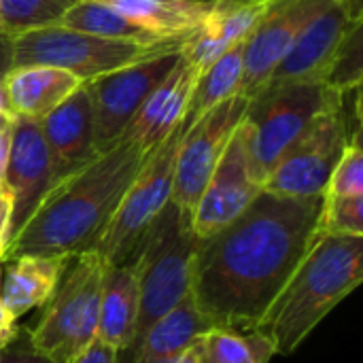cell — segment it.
<instances>
[{
  "label": "cell",
  "mask_w": 363,
  "mask_h": 363,
  "mask_svg": "<svg viewBox=\"0 0 363 363\" xmlns=\"http://www.w3.org/2000/svg\"><path fill=\"white\" fill-rule=\"evenodd\" d=\"M206 330L208 328L189 294L177 308L147 330L128 363H177L191 342Z\"/></svg>",
  "instance_id": "22"
},
{
  "label": "cell",
  "mask_w": 363,
  "mask_h": 363,
  "mask_svg": "<svg viewBox=\"0 0 363 363\" xmlns=\"http://www.w3.org/2000/svg\"><path fill=\"white\" fill-rule=\"evenodd\" d=\"M2 111H9V108H6V104H4V96H2V89H0V113H2Z\"/></svg>",
  "instance_id": "37"
},
{
  "label": "cell",
  "mask_w": 363,
  "mask_h": 363,
  "mask_svg": "<svg viewBox=\"0 0 363 363\" xmlns=\"http://www.w3.org/2000/svg\"><path fill=\"white\" fill-rule=\"evenodd\" d=\"M104 268L106 262L96 251L68 259L53 296L28 334L36 353L53 363H72L96 340Z\"/></svg>",
  "instance_id": "5"
},
{
  "label": "cell",
  "mask_w": 363,
  "mask_h": 363,
  "mask_svg": "<svg viewBox=\"0 0 363 363\" xmlns=\"http://www.w3.org/2000/svg\"><path fill=\"white\" fill-rule=\"evenodd\" d=\"M53 185V166L38 121L15 117L2 174V187L11 202V240L30 221Z\"/></svg>",
  "instance_id": "15"
},
{
  "label": "cell",
  "mask_w": 363,
  "mask_h": 363,
  "mask_svg": "<svg viewBox=\"0 0 363 363\" xmlns=\"http://www.w3.org/2000/svg\"><path fill=\"white\" fill-rule=\"evenodd\" d=\"M13 121H15V115H11L9 111L0 113V183H2V174H4V168H6V160H9Z\"/></svg>",
  "instance_id": "31"
},
{
  "label": "cell",
  "mask_w": 363,
  "mask_h": 363,
  "mask_svg": "<svg viewBox=\"0 0 363 363\" xmlns=\"http://www.w3.org/2000/svg\"><path fill=\"white\" fill-rule=\"evenodd\" d=\"M187 123H179L145 160L136 179L128 187L115 217L111 219L96 253L106 264H132L138 257L143 240L172 200L177 153Z\"/></svg>",
  "instance_id": "8"
},
{
  "label": "cell",
  "mask_w": 363,
  "mask_h": 363,
  "mask_svg": "<svg viewBox=\"0 0 363 363\" xmlns=\"http://www.w3.org/2000/svg\"><path fill=\"white\" fill-rule=\"evenodd\" d=\"M11 36L0 32V81L11 70Z\"/></svg>",
  "instance_id": "34"
},
{
  "label": "cell",
  "mask_w": 363,
  "mask_h": 363,
  "mask_svg": "<svg viewBox=\"0 0 363 363\" xmlns=\"http://www.w3.org/2000/svg\"><path fill=\"white\" fill-rule=\"evenodd\" d=\"M321 234L328 236H363V196L328 198L323 196Z\"/></svg>",
  "instance_id": "28"
},
{
  "label": "cell",
  "mask_w": 363,
  "mask_h": 363,
  "mask_svg": "<svg viewBox=\"0 0 363 363\" xmlns=\"http://www.w3.org/2000/svg\"><path fill=\"white\" fill-rule=\"evenodd\" d=\"M245 2H259V0H215V4L219 9H228V6H238V4H245Z\"/></svg>",
  "instance_id": "36"
},
{
  "label": "cell",
  "mask_w": 363,
  "mask_h": 363,
  "mask_svg": "<svg viewBox=\"0 0 363 363\" xmlns=\"http://www.w3.org/2000/svg\"><path fill=\"white\" fill-rule=\"evenodd\" d=\"M196 81L198 72L185 60V55H181L170 74L143 102L140 111L134 115L121 138L132 140L151 153L179 123H183Z\"/></svg>",
  "instance_id": "17"
},
{
  "label": "cell",
  "mask_w": 363,
  "mask_h": 363,
  "mask_svg": "<svg viewBox=\"0 0 363 363\" xmlns=\"http://www.w3.org/2000/svg\"><path fill=\"white\" fill-rule=\"evenodd\" d=\"M6 198V191H4V187H2V183H0V200H4Z\"/></svg>",
  "instance_id": "38"
},
{
  "label": "cell",
  "mask_w": 363,
  "mask_h": 363,
  "mask_svg": "<svg viewBox=\"0 0 363 363\" xmlns=\"http://www.w3.org/2000/svg\"><path fill=\"white\" fill-rule=\"evenodd\" d=\"M363 23V0H334L298 34L266 87L289 83H325L351 36Z\"/></svg>",
  "instance_id": "12"
},
{
  "label": "cell",
  "mask_w": 363,
  "mask_h": 363,
  "mask_svg": "<svg viewBox=\"0 0 363 363\" xmlns=\"http://www.w3.org/2000/svg\"><path fill=\"white\" fill-rule=\"evenodd\" d=\"M83 85L74 74L53 66H13L0 81L11 115L40 121Z\"/></svg>",
  "instance_id": "18"
},
{
  "label": "cell",
  "mask_w": 363,
  "mask_h": 363,
  "mask_svg": "<svg viewBox=\"0 0 363 363\" xmlns=\"http://www.w3.org/2000/svg\"><path fill=\"white\" fill-rule=\"evenodd\" d=\"M147 151L121 138L89 164L57 181L30 221L9 242L6 257H74L96 251Z\"/></svg>",
  "instance_id": "2"
},
{
  "label": "cell",
  "mask_w": 363,
  "mask_h": 363,
  "mask_svg": "<svg viewBox=\"0 0 363 363\" xmlns=\"http://www.w3.org/2000/svg\"><path fill=\"white\" fill-rule=\"evenodd\" d=\"M342 98V91L325 83H289L266 87L249 102L245 113L249 157L262 187L294 140Z\"/></svg>",
  "instance_id": "7"
},
{
  "label": "cell",
  "mask_w": 363,
  "mask_h": 363,
  "mask_svg": "<svg viewBox=\"0 0 363 363\" xmlns=\"http://www.w3.org/2000/svg\"><path fill=\"white\" fill-rule=\"evenodd\" d=\"M328 198H353L363 196V145L362 128L353 130L338 164L332 170L328 187L323 191Z\"/></svg>",
  "instance_id": "27"
},
{
  "label": "cell",
  "mask_w": 363,
  "mask_h": 363,
  "mask_svg": "<svg viewBox=\"0 0 363 363\" xmlns=\"http://www.w3.org/2000/svg\"><path fill=\"white\" fill-rule=\"evenodd\" d=\"M72 363H119V353L100 340H94Z\"/></svg>",
  "instance_id": "30"
},
{
  "label": "cell",
  "mask_w": 363,
  "mask_h": 363,
  "mask_svg": "<svg viewBox=\"0 0 363 363\" xmlns=\"http://www.w3.org/2000/svg\"><path fill=\"white\" fill-rule=\"evenodd\" d=\"M198 349L204 363H270L274 347L259 332H238L211 328L198 336Z\"/></svg>",
  "instance_id": "25"
},
{
  "label": "cell",
  "mask_w": 363,
  "mask_h": 363,
  "mask_svg": "<svg viewBox=\"0 0 363 363\" xmlns=\"http://www.w3.org/2000/svg\"><path fill=\"white\" fill-rule=\"evenodd\" d=\"M247 40L236 43L230 47L219 60H215L196 81L185 123H194L200 119L206 111L215 108L217 104L240 96V85H242V72H245V51H247Z\"/></svg>",
  "instance_id": "23"
},
{
  "label": "cell",
  "mask_w": 363,
  "mask_h": 363,
  "mask_svg": "<svg viewBox=\"0 0 363 363\" xmlns=\"http://www.w3.org/2000/svg\"><path fill=\"white\" fill-rule=\"evenodd\" d=\"M181 55L183 47L168 49L83 83L94 106V145L98 153L121 140L143 102L170 74Z\"/></svg>",
  "instance_id": "10"
},
{
  "label": "cell",
  "mask_w": 363,
  "mask_h": 363,
  "mask_svg": "<svg viewBox=\"0 0 363 363\" xmlns=\"http://www.w3.org/2000/svg\"><path fill=\"white\" fill-rule=\"evenodd\" d=\"M62 28L102 36V38H115V40H132V43H164L170 38L155 36L153 32L140 28L138 23L123 17L113 6L100 2V0H79L72 4L64 17L60 19ZM181 38V36H179Z\"/></svg>",
  "instance_id": "24"
},
{
  "label": "cell",
  "mask_w": 363,
  "mask_h": 363,
  "mask_svg": "<svg viewBox=\"0 0 363 363\" xmlns=\"http://www.w3.org/2000/svg\"><path fill=\"white\" fill-rule=\"evenodd\" d=\"M177 363H204L202 355H200V349H198V338L191 342V347L177 359Z\"/></svg>",
  "instance_id": "35"
},
{
  "label": "cell",
  "mask_w": 363,
  "mask_h": 363,
  "mask_svg": "<svg viewBox=\"0 0 363 363\" xmlns=\"http://www.w3.org/2000/svg\"><path fill=\"white\" fill-rule=\"evenodd\" d=\"M362 281L363 236L321 234L255 332L270 340L277 355H291Z\"/></svg>",
  "instance_id": "3"
},
{
  "label": "cell",
  "mask_w": 363,
  "mask_h": 363,
  "mask_svg": "<svg viewBox=\"0 0 363 363\" xmlns=\"http://www.w3.org/2000/svg\"><path fill=\"white\" fill-rule=\"evenodd\" d=\"M79 0H0V32L15 36L28 30L57 26Z\"/></svg>",
  "instance_id": "26"
},
{
  "label": "cell",
  "mask_w": 363,
  "mask_h": 363,
  "mask_svg": "<svg viewBox=\"0 0 363 363\" xmlns=\"http://www.w3.org/2000/svg\"><path fill=\"white\" fill-rule=\"evenodd\" d=\"M70 257L17 255L4 259L0 300L6 311L19 319L32 308L45 306L53 296L57 281Z\"/></svg>",
  "instance_id": "20"
},
{
  "label": "cell",
  "mask_w": 363,
  "mask_h": 363,
  "mask_svg": "<svg viewBox=\"0 0 363 363\" xmlns=\"http://www.w3.org/2000/svg\"><path fill=\"white\" fill-rule=\"evenodd\" d=\"M191 217L170 200L149 228L138 251V321L134 342L125 355L132 357L147 330L177 308L191 294V262L196 249Z\"/></svg>",
  "instance_id": "4"
},
{
  "label": "cell",
  "mask_w": 363,
  "mask_h": 363,
  "mask_svg": "<svg viewBox=\"0 0 363 363\" xmlns=\"http://www.w3.org/2000/svg\"><path fill=\"white\" fill-rule=\"evenodd\" d=\"M323 196L262 191L232 223L198 238L191 298L206 328L253 332L321 236Z\"/></svg>",
  "instance_id": "1"
},
{
  "label": "cell",
  "mask_w": 363,
  "mask_h": 363,
  "mask_svg": "<svg viewBox=\"0 0 363 363\" xmlns=\"http://www.w3.org/2000/svg\"><path fill=\"white\" fill-rule=\"evenodd\" d=\"M264 191L257 181L249 157V130L245 119L234 130L211 181L206 183L194 215L191 230L196 238H206L232 223L259 194Z\"/></svg>",
  "instance_id": "13"
},
{
  "label": "cell",
  "mask_w": 363,
  "mask_h": 363,
  "mask_svg": "<svg viewBox=\"0 0 363 363\" xmlns=\"http://www.w3.org/2000/svg\"><path fill=\"white\" fill-rule=\"evenodd\" d=\"M249 100L242 96H234L215 108L206 111L200 119L189 123L183 132L177 166H174V183H172V202L185 215H194V208L211 181L234 130L245 119Z\"/></svg>",
  "instance_id": "11"
},
{
  "label": "cell",
  "mask_w": 363,
  "mask_h": 363,
  "mask_svg": "<svg viewBox=\"0 0 363 363\" xmlns=\"http://www.w3.org/2000/svg\"><path fill=\"white\" fill-rule=\"evenodd\" d=\"M0 363H53L51 359L43 357L40 353H36L28 338L26 342L21 340V334L17 336L15 342H11L4 351H0Z\"/></svg>",
  "instance_id": "29"
},
{
  "label": "cell",
  "mask_w": 363,
  "mask_h": 363,
  "mask_svg": "<svg viewBox=\"0 0 363 363\" xmlns=\"http://www.w3.org/2000/svg\"><path fill=\"white\" fill-rule=\"evenodd\" d=\"M191 36L170 38L164 43H132L102 38L62 26H47L11 36V64L62 68L74 74L79 81L87 83L96 77L136 64L155 53L185 47Z\"/></svg>",
  "instance_id": "6"
},
{
  "label": "cell",
  "mask_w": 363,
  "mask_h": 363,
  "mask_svg": "<svg viewBox=\"0 0 363 363\" xmlns=\"http://www.w3.org/2000/svg\"><path fill=\"white\" fill-rule=\"evenodd\" d=\"M334 0H272L270 11L247 40L240 96H259L298 34Z\"/></svg>",
  "instance_id": "14"
},
{
  "label": "cell",
  "mask_w": 363,
  "mask_h": 363,
  "mask_svg": "<svg viewBox=\"0 0 363 363\" xmlns=\"http://www.w3.org/2000/svg\"><path fill=\"white\" fill-rule=\"evenodd\" d=\"M353 91V89H351ZM362 128V111L349 113V91L325 108L283 153L264 183V191L289 198L323 196L353 130Z\"/></svg>",
  "instance_id": "9"
},
{
  "label": "cell",
  "mask_w": 363,
  "mask_h": 363,
  "mask_svg": "<svg viewBox=\"0 0 363 363\" xmlns=\"http://www.w3.org/2000/svg\"><path fill=\"white\" fill-rule=\"evenodd\" d=\"M19 334L21 332L17 328V319L6 311V306L0 300V351H4L11 342H15Z\"/></svg>",
  "instance_id": "32"
},
{
  "label": "cell",
  "mask_w": 363,
  "mask_h": 363,
  "mask_svg": "<svg viewBox=\"0 0 363 363\" xmlns=\"http://www.w3.org/2000/svg\"><path fill=\"white\" fill-rule=\"evenodd\" d=\"M11 242V202L9 196L0 200V262L6 257V249Z\"/></svg>",
  "instance_id": "33"
},
{
  "label": "cell",
  "mask_w": 363,
  "mask_h": 363,
  "mask_svg": "<svg viewBox=\"0 0 363 363\" xmlns=\"http://www.w3.org/2000/svg\"><path fill=\"white\" fill-rule=\"evenodd\" d=\"M138 272L132 264H106L100 289L96 340L115 349L119 357L130 351L138 321Z\"/></svg>",
  "instance_id": "19"
},
{
  "label": "cell",
  "mask_w": 363,
  "mask_h": 363,
  "mask_svg": "<svg viewBox=\"0 0 363 363\" xmlns=\"http://www.w3.org/2000/svg\"><path fill=\"white\" fill-rule=\"evenodd\" d=\"M38 125L49 149L55 183L98 155L94 145V106L85 85L45 115Z\"/></svg>",
  "instance_id": "16"
},
{
  "label": "cell",
  "mask_w": 363,
  "mask_h": 363,
  "mask_svg": "<svg viewBox=\"0 0 363 363\" xmlns=\"http://www.w3.org/2000/svg\"><path fill=\"white\" fill-rule=\"evenodd\" d=\"M162 38L191 36L215 15V0H100Z\"/></svg>",
  "instance_id": "21"
}]
</instances>
